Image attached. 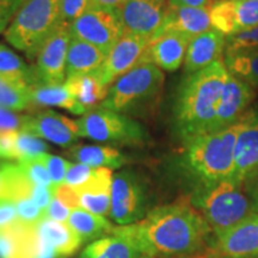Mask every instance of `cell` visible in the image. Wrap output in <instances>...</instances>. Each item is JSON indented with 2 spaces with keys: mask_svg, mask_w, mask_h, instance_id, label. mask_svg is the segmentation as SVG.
I'll return each mask as SVG.
<instances>
[{
  "mask_svg": "<svg viewBox=\"0 0 258 258\" xmlns=\"http://www.w3.org/2000/svg\"><path fill=\"white\" fill-rule=\"evenodd\" d=\"M112 234L150 258H191L208 250L213 232L191 202L179 200L151 209L135 224L115 226Z\"/></svg>",
  "mask_w": 258,
  "mask_h": 258,
  "instance_id": "6da1fadb",
  "label": "cell"
},
{
  "mask_svg": "<svg viewBox=\"0 0 258 258\" xmlns=\"http://www.w3.org/2000/svg\"><path fill=\"white\" fill-rule=\"evenodd\" d=\"M230 71L224 59L185 76L175 103V121L183 143L212 133Z\"/></svg>",
  "mask_w": 258,
  "mask_h": 258,
  "instance_id": "7a4b0ae2",
  "label": "cell"
},
{
  "mask_svg": "<svg viewBox=\"0 0 258 258\" xmlns=\"http://www.w3.org/2000/svg\"><path fill=\"white\" fill-rule=\"evenodd\" d=\"M238 122L234 125L200 135L185 143L183 164L198 186L230 179L234 165Z\"/></svg>",
  "mask_w": 258,
  "mask_h": 258,
  "instance_id": "3957f363",
  "label": "cell"
},
{
  "mask_svg": "<svg viewBox=\"0 0 258 258\" xmlns=\"http://www.w3.org/2000/svg\"><path fill=\"white\" fill-rule=\"evenodd\" d=\"M244 188L231 179L196 186L190 202L215 233L233 227L254 213L249 192Z\"/></svg>",
  "mask_w": 258,
  "mask_h": 258,
  "instance_id": "277c9868",
  "label": "cell"
},
{
  "mask_svg": "<svg viewBox=\"0 0 258 258\" xmlns=\"http://www.w3.org/2000/svg\"><path fill=\"white\" fill-rule=\"evenodd\" d=\"M164 73L151 62H139L109 89L103 108L123 115H140L152 108L161 95Z\"/></svg>",
  "mask_w": 258,
  "mask_h": 258,
  "instance_id": "5b68a950",
  "label": "cell"
},
{
  "mask_svg": "<svg viewBox=\"0 0 258 258\" xmlns=\"http://www.w3.org/2000/svg\"><path fill=\"white\" fill-rule=\"evenodd\" d=\"M61 23L60 0H24L6 29L5 38L34 59L44 41Z\"/></svg>",
  "mask_w": 258,
  "mask_h": 258,
  "instance_id": "8992f818",
  "label": "cell"
},
{
  "mask_svg": "<svg viewBox=\"0 0 258 258\" xmlns=\"http://www.w3.org/2000/svg\"><path fill=\"white\" fill-rule=\"evenodd\" d=\"M80 137L98 143L118 146H140L148 140V134L139 122L127 115L97 106L77 120Z\"/></svg>",
  "mask_w": 258,
  "mask_h": 258,
  "instance_id": "52a82bcc",
  "label": "cell"
},
{
  "mask_svg": "<svg viewBox=\"0 0 258 258\" xmlns=\"http://www.w3.org/2000/svg\"><path fill=\"white\" fill-rule=\"evenodd\" d=\"M150 205L148 189L137 171L124 169L114 175L110 218L117 226L135 224L146 217Z\"/></svg>",
  "mask_w": 258,
  "mask_h": 258,
  "instance_id": "ba28073f",
  "label": "cell"
},
{
  "mask_svg": "<svg viewBox=\"0 0 258 258\" xmlns=\"http://www.w3.org/2000/svg\"><path fill=\"white\" fill-rule=\"evenodd\" d=\"M72 40L69 24L61 23L44 41L32 67L31 88L35 86H61L66 82V61Z\"/></svg>",
  "mask_w": 258,
  "mask_h": 258,
  "instance_id": "9c48e42d",
  "label": "cell"
},
{
  "mask_svg": "<svg viewBox=\"0 0 258 258\" xmlns=\"http://www.w3.org/2000/svg\"><path fill=\"white\" fill-rule=\"evenodd\" d=\"M73 38L85 41L108 55L123 36L118 11L89 9L70 25Z\"/></svg>",
  "mask_w": 258,
  "mask_h": 258,
  "instance_id": "30bf717a",
  "label": "cell"
},
{
  "mask_svg": "<svg viewBox=\"0 0 258 258\" xmlns=\"http://www.w3.org/2000/svg\"><path fill=\"white\" fill-rule=\"evenodd\" d=\"M208 258H258V214L253 213L228 230L215 232Z\"/></svg>",
  "mask_w": 258,
  "mask_h": 258,
  "instance_id": "8fae6325",
  "label": "cell"
},
{
  "mask_svg": "<svg viewBox=\"0 0 258 258\" xmlns=\"http://www.w3.org/2000/svg\"><path fill=\"white\" fill-rule=\"evenodd\" d=\"M258 177V111H246L238 121L234 165L230 179L247 186Z\"/></svg>",
  "mask_w": 258,
  "mask_h": 258,
  "instance_id": "7c38bea8",
  "label": "cell"
},
{
  "mask_svg": "<svg viewBox=\"0 0 258 258\" xmlns=\"http://www.w3.org/2000/svg\"><path fill=\"white\" fill-rule=\"evenodd\" d=\"M0 258H55V252L42 237L37 224H24L18 219L0 231Z\"/></svg>",
  "mask_w": 258,
  "mask_h": 258,
  "instance_id": "4fadbf2b",
  "label": "cell"
},
{
  "mask_svg": "<svg viewBox=\"0 0 258 258\" xmlns=\"http://www.w3.org/2000/svg\"><path fill=\"white\" fill-rule=\"evenodd\" d=\"M167 8V0H125L118 11L123 34L152 40L163 24Z\"/></svg>",
  "mask_w": 258,
  "mask_h": 258,
  "instance_id": "5bb4252c",
  "label": "cell"
},
{
  "mask_svg": "<svg viewBox=\"0 0 258 258\" xmlns=\"http://www.w3.org/2000/svg\"><path fill=\"white\" fill-rule=\"evenodd\" d=\"M209 12L212 27L226 37L258 27V0H217Z\"/></svg>",
  "mask_w": 258,
  "mask_h": 258,
  "instance_id": "9a60e30c",
  "label": "cell"
},
{
  "mask_svg": "<svg viewBox=\"0 0 258 258\" xmlns=\"http://www.w3.org/2000/svg\"><path fill=\"white\" fill-rule=\"evenodd\" d=\"M62 147H72L80 138L79 125L77 121L71 120L59 112L46 110L32 116H25L22 131Z\"/></svg>",
  "mask_w": 258,
  "mask_h": 258,
  "instance_id": "2e32d148",
  "label": "cell"
},
{
  "mask_svg": "<svg viewBox=\"0 0 258 258\" xmlns=\"http://www.w3.org/2000/svg\"><path fill=\"white\" fill-rule=\"evenodd\" d=\"M151 40L134 34H123L97 71L103 84L109 86L140 62Z\"/></svg>",
  "mask_w": 258,
  "mask_h": 258,
  "instance_id": "e0dca14e",
  "label": "cell"
},
{
  "mask_svg": "<svg viewBox=\"0 0 258 258\" xmlns=\"http://www.w3.org/2000/svg\"><path fill=\"white\" fill-rule=\"evenodd\" d=\"M254 96L256 91L251 86L230 73L219 102L212 133L237 123L241 116L246 112L247 106L253 101Z\"/></svg>",
  "mask_w": 258,
  "mask_h": 258,
  "instance_id": "ac0fdd59",
  "label": "cell"
},
{
  "mask_svg": "<svg viewBox=\"0 0 258 258\" xmlns=\"http://www.w3.org/2000/svg\"><path fill=\"white\" fill-rule=\"evenodd\" d=\"M191 38L179 32H164L151 40L140 62H151L161 71L173 72L184 63Z\"/></svg>",
  "mask_w": 258,
  "mask_h": 258,
  "instance_id": "d6986e66",
  "label": "cell"
},
{
  "mask_svg": "<svg viewBox=\"0 0 258 258\" xmlns=\"http://www.w3.org/2000/svg\"><path fill=\"white\" fill-rule=\"evenodd\" d=\"M226 49V36L217 29L212 28L192 37L189 42L184 60V73H195L206 69L215 61L224 59Z\"/></svg>",
  "mask_w": 258,
  "mask_h": 258,
  "instance_id": "ffe728a7",
  "label": "cell"
},
{
  "mask_svg": "<svg viewBox=\"0 0 258 258\" xmlns=\"http://www.w3.org/2000/svg\"><path fill=\"white\" fill-rule=\"evenodd\" d=\"M111 169L97 167L95 176L80 186H74L79 195L80 208L106 218L111 209Z\"/></svg>",
  "mask_w": 258,
  "mask_h": 258,
  "instance_id": "44dd1931",
  "label": "cell"
},
{
  "mask_svg": "<svg viewBox=\"0 0 258 258\" xmlns=\"http://www.w3.org/2000/svg\"><path fill=\"white\" fill-rule=\"evenodd\" d=\"M212 28L209 9L178 8L169 5L163 24L154 37L164 32L175 31L192 38Z\"/></svg>",
  "mask_w": 258,
  "mask_h": 258,
  "instance_id": "7402d4cb",
  "label": "cell"
},
{
  "mask_svg": "<svg viewBox=\"0 0 258 258\" xmlns=\"http://www.w3.org/2000/svg\"><path fill=\"white\" fill-rule=\"evenodd\" d=\"M106 54L88 42L73 38L71 40L66 61V77L95 73L103 66Z\"/></svg>",
  "mask_w": 258,
  "mask_h": 258,
  "instance_id": "603a6c76",
  "label": "cell"
},
{
  "mask_svg": "<svg viewBox=\"0 0 258 258\" xmlns=\"http://www.w3.org/2000/svg\"><path fill=\"white\" fill-rule=\"evenodd\" d=\"M37 227L42 237L53 247L55 258H72L82 247V239L67 222L43 219L38 222Z\"/></svg>",
  "mask_w": 258,
  "mask_h": 258,
  "instance_id": "cb8c5ba5",
  "label": "cell"
},
{
  "mask_svg": "<svg viewBox=\"0 0 258 258\" xmlns=\"http://www.w3.org/2000/svg\"><path fill=\"white\" fill-rule=\"evenodd\" d=\"M35 186L18 164L0 166V202L15 205L21 200L32 199Z\"/></svg>",
  "mask_w": 258,
  "mask_h": 258,
  "instance_id": "d4e9b609",
  "label": "cell"
},
{
  "mask_svg": "<svg viewBox=\"0 0 258 258\" xmlns=\"http://www.w3.org/2000/svg\"><path fill=\"white\" fill-rule=\"evenodd\" d=\"M67 224L79 235L83 244H90L111 235L115 228V225H112L106 218L93 214L80 207L71 212Z\"/></svg>",
  "mask_w": 258,
  "mask_h": 258,
  "instance_id": "484cf974",
  "label": "cell"
},
{
  "mask_svg": "<svg viewBox=\"0 0 258 258\" xmlns=\"http://www.w3.org/2000/svg\"><path fill=\"white\" fill-rule=\"evenodd\" d=\"M63 85L88 111L97 108L99 102L103 103L109 92V86L103 84L96 72L70 77Z\"/></svg>",
  "mask_w": 258,
  "mask_h": 258,
  "instance_id": "4316f807",
  "label": "cell"
},
{
  "mask_svg": "<svg viewBox=\"0 0 258 258\" xmlns=\"http://www.w3.org/2000/svg\"><path fill=\"white\" fill-rule=\"evenodd\" d=\"M67 156L77 160L78 163L85 164L91 167H106V169H120L128 164V157L109 146H78L70 147Z\"/></svg>",
  "mask_w": 258,
  "mask_h": 258,
  "instance_id": "83f0119b",
  "label": "cell"
},
{
  "mask_svg": "<svg viewBox=\"0 0 258 258\" xmlns=\"http://www.w3.org/2000/svg\"><path fill=\"white\" fill-rule=\"evenodd\" d=\"M77 258H150L125 238L111 234L92 241Z\"/></svg>",
  "mask_w": 258,
  "mask_h": 258,
  "instance_id": "f1b7e54d",
  "label": "cell"
},
{
  "mask_svg": "<svg viewBox=\"0 0 258 258\" xmlns=\"http://www.w3.org/2000/svg\"><path fill=\"white\" fill-rule=\"evenodd\" d=\"M225 64L231 74L258 90V47L225 53Z\"/></svg>",
  "mask_w": 258,
  "mask_h": 258,
  "instance_id": "f546056e",
  "label": "cell"
},
{
  "mask_svg": "<svg viewBox=\"0 0 258 258\" xmlns=\"http://www.w3.org/2000/svg\"><path fill=\"white\" fill-rule=\"evenodd\" d=\"M32 105H53L66 109L74 115H85L88 110L69 90L61 86H35L31 88Z\"/></svg>",
  "mask_w": 258,
  "mask_h": 258,
  "instance_id": "4dcf8cb0",
  "label": "cell"
},
{
  "mask_svg": "<svg viewBox=\"0 0 258 258\" xmlns=\"http://www.w3.org/2000/svg\"><path fill=\"white\" fill-rule=\"evenodd\" d=\"M31 86L25 82L0 78V106L12 111L30 109Z\"/></svg>",
  "mask_w": 258,
  "mask_h": 258,
  "instance_id": "1f68e13d",
  "label": "cell"
},
{
  "mask_svg": "<svg viewBox=\"0 0 258 258\" xmlns=\"http://www.w3.org/2000/svg\"><path fill=\"white\" fill-rule=\"evenodd\" d=\"M0 78L25 82L31 86L32 67L27 66L14 51L0 44Z\"/></svg>",
  "mask_w": 258,
  "mask_h": 258,
  "instance_id": "d6a6232c",
  "label": "cell"
},
{
  "mask_svg": "<svg viewBox=\"0 0 258 258\" xmlns=\"http://www.w3.org/2000/svg\"><path fill=\"white\" fill-rule=\"evenodd\" d=\"M48 145L42 141L40 138L32 137L30 134L17 132L16 135V160L19 161L27 158L36 157L38 154L44 153L48 150Z\"/></svg>",
  "mask_w": 258,
  "mask_h": 258,
  "instance_id": "836d02e7",
  "label": "cell"
},
{
  "mask_svg": "<svg viewBox=\"0 0 258 258\" xmlns=\"http://www.w3.org/2000/svg\"><path fill=\"white\" fill-rule=\"evenodd\" d=\"M18 165L22 167V170L24 171L25 175L30 178V180L34 184L48 186V188L55 186L54 183L51 182V178L49 173H48L47 169L44 167L43 164L38 160L37 156L19 160Z\"/></svg>",
  "mask_w": 258,
  "mask_h": 258,
  "instance_id": "e575fe53",
  "label": "cell"
},
{
  "mask_svg": "<svg viewBox=\"0 0 258 258\" xmlns=\"http://www.w3.org/2000/svg\"><path fill=\"white\" fill-rule=\"evenodd\" d=\"M37 158L47 169L54 185H59L64 182L67 171H69L71 165L70 161L64 160L60 157L51 156V154L48 153L38 154Z\"/></svg>",
  "mask_w": 258,
  "mask_h": 258,
  "instance_id": "d590c367",
  "label": "cell"
},
{
  "mask_svg": "<svg viewBox=\"0 0 258 258\" xmlns=\"http://www.w3.org/2000/svg\"><path fill=\"white\" fill-rule=\"evenodd\" d=\"M258 47V27L251 29L249 31L226 37L225 53H232L241 49Z\"/></svg>",
  "mask_w": 258,
  "mask_h": 258,
  "instance_id": "8d00e7d4",
  "label": "cell"
},
{
  "mask_svg": "<svg viewBox=\"0 0 258 258\" xmlns=\"http://www.w3.org/2000/svg\"><path fill=\"white\" fill-rule=\"evenodd\" d=\"M17 208L18 219L24 224L36 225L44 219V209L35 203L32 199H24L15 203Z\"/></svg>",
  "mask_w": 258,
  "mask_h": 258,
  "instance_id": "74e56055",
  "label": "cell"
},
{
  "mask_svg": "<svg viewBox=\"0 0 258 258\" xmlns=\"http://www.w3.org/2000/svg\"><path fill=\"white\" fill-rule=\"evenodd\" d=\"M89 10V0H60L61 22L71 25Z\"/></svg>",
  "mask_w": 258,
  "mask_h": 258,
  "instance_id": "f35d334b",
  "label": "cell"
},
{
  "mask_svg": "<svg viewBox=\"0 0 258 258\" xmlns=\"http://www.w3.org/2000/svg\"><path fill=\"white\" fill-rule=\"evenodd\" d=\"M97 167H91L82 163H71L64 182L72 186H80L89 182L95 176Z\"/></svg>",
  "mask_w": 258,
  "mask_h": 258,
  "instance_id": "ab89813d",
  "label": "cell"
},
{
  "mask_svg": "<svg viewBox=\"0 0 258 258\" xmlns=\"http://www.w3.org/2000/svg\"><path fill=\"white\" fill-rule=\"evenodd\" d=\"M24 121L25 116H21L12 110L0 106V133L21 132L23 128Z\"/></svg>",
  "mask_w": 258,
  "mask_h": 258,
  "instance_id": "60d3db41",
  "label": "cell"
},
{
  "mask_svg": "<svg viewBox=\"0 0 258 258\" xmlns=\"http://www.w3.org/2000/svg\"><path fill=\"white\" fill-rule=\"evenodd\" d=\"M24 0H0V34L6 31Z\"/></svg>",
  "mask_w": 258,
  "mask_h": 258,
  "instance_id": "b9f144b4",
  "label": "cell"
},
{
  "mask_svg": "<svg viewBox=\"0 0 258 258\" xmlns=\"http://www.w3.org/2000/svg\"><path fill=\"white\" fill-rule=\"evenodd\" d=\"M54 196L59 199L71 211L80 207L79 195L72 185L66 184V183H61L59 185H55V188H54Z\"/></svg>",
  "mask_w": 258,
  "mask_h": 258,
  "instance_id": "7bdbcfd3",
  "label": "cell"
},
{
  "mask_svg": "<svg viewBox=\"0 0 258 258\" xmlns=\"http://www.w3.org/2000/svg\"><path fill=\"white\" fill-rule=\"evenodd\" d=\"M71 212L72 211L69 207H66L59 199L54 196L49 206L44 209V219H50V220L59 222H67Z\"/></svg>",
  "mask_w": 258,
  "mask_h": 258,
  "instance_id": "ee69618b",
  "label": "cell"
},
{
  "mask_svg": "<svg viewBox=\"0 0 258 258\" xmlns=\"http://www.w3.org/2000/svg\"><path fill=\"white\" fill-rule=\"evenodd\" d=\"M16 135L17 132L0 133V159L16 160Z\"/></svg>",
  "mask_w": 258,
  "mask_h": 258,
  "instance_id": "f6af8a7d",
  "label": "cell"
},
{
  "mask_svg": "<svg viewBox=\"0 0 258 258\" xmlns=\"http://www.w3.org/2000/svg\"><path fill=\"white\" fill-rule=\"evenodd\" d=\"M18 220L17 208L11 202H0V231L5 230Z\"/></svg>",
  "mask_w": 258,
  "mask_h": 258,
  "instance_id": "bcb514c9",
  "label": "cell"
},
{
  "mask_svg": "<svg viewBox=\"0 0 258 258\" xmlns=\"http://www.w3.org/2000/svg\"><path fill=\"white\" fill-rule=\"evenodd\" d=\"M214 3V0H167V4L170 6H178V8L211 9Z\"/></svg>",
  "mask_w": 258,
  "mask_h": 258,
  "instance_id": "7dc6e473",
  "label": "cell"
},
{
  "mask_svg": "<svg viewBox=\"0 0 258 258\" xmlns=\"http://www.w3.org/2000/svg\"><path fill=\"white\" fill-rule=\"evenodd\" d=\"M125 0H89V9L120 11Z\"/></svg>",
  "mask_w": 258,
  "mask_h": 258,
  "instance_id": "c3c4849f",
  "label": "cell"
},
{
  "mask_svg": "<svg viewBox=\"0 0 258 258\" xmlns=\"http://www.w3.org/2000/svg\"><path fill=\"white\" fill-rule=\"evenodd\" d=\"M246 189L251 198V201H252L253 212L258 214V177L257 178H254L252 182L247 185Z\"/></svg>",
  "mask_w": 258,
  "mask_h": 258,
  "instance_id": "681fc988",
  "label": "cell"
}]
</instances>
